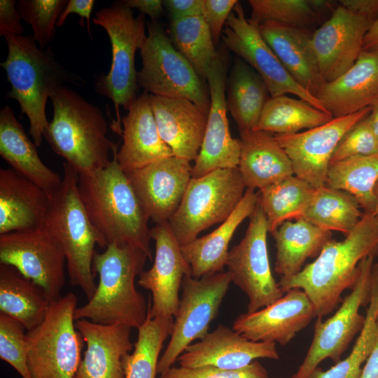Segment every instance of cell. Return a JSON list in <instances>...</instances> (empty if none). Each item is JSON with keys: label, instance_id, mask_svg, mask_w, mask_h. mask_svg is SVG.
Here are the masks:
<instances>
[{"label": "cell", "instance_id": "42", "mask_svg": "<svg viewBox=\"0 0 378 378\" xmlns=\"http://www.w3.org/2000/svg\"><path fill=\"white\" fill-rule=\"evenodd\" d=\"M250 21L256 25L273 21L307 29L318 24L330 3L321 0H249Z\"/></svg>", "mask_w": 378, "mask_h": 378}, {"label": "cell", "instance_id": "29", "mask_svg": "<svg viewBox=\"0 0 378 378\" xmlns=\"http://www.w3.org/2000/svg\"><path fill=\"white\" fill-rule=\"evenodd\" d=\"M259 192L246 189L230 216L211 233L197 237L181 246V252L191 267L193 278L222 272L227 265L229 244L239 225L253 214Z\"/></svg>", "mask_w": 378, "mask_h": 378}, {"label": "cell", "instance_id": "31", "mask_svg": "<svg viewBox=\"0 0 378 378\" xmlns=\"http://www.w3.org/2000/svg\"><path fill=\"white\" fill-rule=\"evenodd\" d=\"M0 155L11 169L34 182L49 197L62 183V178L43 163L36 146L8 105L0 111Z\"/></svg>", "mask_w": 378, "mask_h": 378}, {"label": "cell", "instance_id": "10", "mask_svg": "<svg viewBox=\"0 0 378 378\" xmlns=\"http://www.w3.org/2000/svg\"><path fill=\"white\" fill-rule=\"evenodd\" d=\"M147 29L146 41L140 49L138 86L155 96L188 99L209 112L210 92L206 80L176 49L156 21L148 23Z\"/></svg>", "mask_w": 378, "mask_h": 378}, {"label": "cell", "instance_id": "30", "mask_svg": "<svg viewBox=\"0 0 378 378\" xmlns=\"http://www.w3.org/2000/svg\"><path fill=\"white\" fill-rule=\"evenodd\" d=\"M239 134L238 168L246 189L260 190L294 175L290 158L272 133L253 130Z\"/></svg>", "mask_w": 378, "mask_h": 378}, {"label": "cell", "instance_id": "1", "mask_svg": "<svg viewBox=\"0 0 378 378\" xmlns=\"http://www.w3.org/2000/svg\"><path fill=\"white\" fill-rule=\"evenodd\" d=\"M113 158L99 170L79 175L78 192L96 230L99 246L127 244L144 251L151 261L150 219L141 204L118 158V144Z\"/></svg>", "mask_w": 378, "mask_h": 378}, {"label": "cell", "instance_id": "56", "mask_svg": "<svg viewBox=\"0 0 378 378\" xmlns=\"http://www.w3.org/2000/svg\"><path fill=\"white\" fill-rule=\"evenodd\" d=\"M374 192L376 198V206L374 214L378 216V181L375 185Z\"/></svg>", "mask_w": 378, "mask_h": 378}, {"label": "cell", "instance_id": "18", "mask_svg": "<svg viewBox=\"0 0 378 378\" xmlns=\"http://www.w3.org/2000/svg\"><path fill=\"white\" fill-rule=\"evenodd\" d=\"M150 238L155 241V260L150 270L141 272L138 284L152 294L148 316L174 318L180 301L179 289L185 276L192 274L191 267L169 222L156 224L150 229Z\"/></svg>", "mask_w": 378, "mask_h": 378}, {"label": "cell", "instance_id": "47", "mask_svg": "<svg viewBox=\"0 0 378 378\" xmlns=\"http://www.w3.org/2000/svg\"><path fill=\"white\" fill-rule=\"evenodd\" d=\"M237 0H204L202 16L216 46L221 39L225 22Z\"/></svg>", "mask_w": 378, "mask_h": 378}, {"label": "cell", "instance_id": "55", "mask_svg": "<svg viewBox=\"0 0 378 378\" xmlns=\"http://www.w3.org/2000/svg\"><path fill=\"white\" fill-rule=\"evenodd\" d=\"M368 117L370 127L374 134L378 139V102L372 106Z\"/></svg>", "mask_w": 378, "mask_h": 378}, {"label": "cell", "instance_id": "7", "mask_svg": "<svg viewBox=\"0 0 378 378\" xmlns=\"http://www.w3.org/2000/svg\"><path fill=\"white\" fill-rule=\"evenodd\" d=\"M92 21L106 31L112 53L110 69L107 74L97 78L95 90L113 101L116 120L111 127L121 135L120 107L128 111L138 97L134 59L136 50L142 48L147 37L145 15L134 16L132 9L120 1L97 11Z\"/></svg>", "mask_w": 378, "mask_h": 378}, {"label": "cell", "instance_id": "53", "mask_svg": "<svg viewBox=\"0 0 378 378\" xmlns=\"http://www.w3.org/2000/svg\"><path fill=\"white\" fill-rule=\"evenodd\" d=\"M358 378H378V335L374 349Z\"/></svg>", "mask_w": 378, "mask_h": 378}, {"label": "cell", "instance_id": "16", "mask_svg": "<svg viewBox=\"0 0 378 378\" xmlns=\"http://www.w3.org/2000/svg\"><path fill=\"white\" fill-rule=\"evenodd\" d=\"M368 107L337 118L320 126L274 138L290 158L294 175L314 188L326 185L333 153L344 135L371 112Z\"/></svg>", "mask_w": 378, "mask_h": 378}, {"label": "cell", "instance_id": "37", "mask_svg": "<svg viewBox=\"0 0 378 378\" xmlns=\"http://www.w3.org/2000/svg\"><path fill=\"white\" fill-rule=\"evenodd\" d=\"M316 188L293 175L258 191L270 234L286 220L301 218Z\"/></svg>", "mask_w": 378, "mask_h": 378}, {"label": "cell", "instance_id": "25", "mask_svg": "<svg viewBox=\"0 0 378 378\" xmlns=\"http://www.w3.org/2000/svg\"><path fill=\"white\" fill-rule=\"evenodd\" d=\"M75 325L86 349L74 378H125L122 359L134 348L131 328L87 319L76 320Z\"/></svg>", "mask_w": 378, "mask_h": 378}, {"label": "cell", "instance_id": "12", "mask_svg": "<svg viewBox=\"0 0 378 378\" xmlns=\"http://www.w3.org/2000/svg\"><path fill=\"white\" fill-rule=\"evenodd\" d=\"M374 258L370 255L360 261L357 281L337 312L324 321L317 318L312 343L292 378H307L326 358L338 363L354 337L361 330L365 316L359 309L370 302Z\"/></svg>", "mask_w": 378, "mask_h": 378}, {"label": "cell", "instance_id": "9", "mask_svg": "<svg viewBox=\"0 0 378 378\" xmlns=\"http://www.w3.org/2000/svg\"><path fill=\"white\" fill-rule=\"evenodd\" d=\"M246 186L238 167L218 169L192 178L181 204L169 220L181 246L233 212L245 193Z\"/></svg>", "mask_w": 378, "mask_h": 378}, {"label": "cell", "instance_id": "54", "mask_svg": "<svg viewBox=\"0 0 378 378\" xmlns=\"http://www.w3.org/2000/svg\"><path fill=\"white\" fill-rule=\"evenodd\" d=\"M378 50V17L372 23L364 40L363 51Z\"/></svg>", "mask_w": 378, "mask_h": 378}, {"label": "cell", "instance_id": "44", "mask_svg": "<svg viewBox=\"0 0 378 378\" xmlns=\"http://www.w3.org/2000/svg\"><path fill=\"white\" fill-rule=\"evenodd\" d=\"M24 330L20 321L0 313V358L10 365L22 378H31Z\"/></svg>", "mask_w": 378, "mask_h": 378}, {"label": "cell", "instance_id": "39", "mask_svg": "<svg viewBox=\"0 0 378 378\" xmlns=\"http://www.w3.org/2000/svg\"><path fill=\"white\" fill-rule=\"evenodd\" d=\"M169 37L176 49L206 80L218 55L210 29L202 15L170 20Z\"/></svg>", "mask_w": 378, "mask_h": 378}, {"label": "cell", "instance_id": "8", "mask_svg": "<svg viewBox=\"0 0 378 378\" xmlns=\"http://www.w3.org/2000/svg\"><path fill=\"white\" fill-rule=\"evenodd\" d=\"M77 302L73 293L52 302L44 320L26 333L31 378H74L84 342L75 325Z\"/></svg>", "mask_w": 378, "mask_h": 378}, {"label": "cell", "instance_id": "6", "mask_svg": "<svg viewBox=\"0 0 378 378\" xmlns=\"http://www.w3.org/2000/svg\"><path fill=\"white\" fill-rule=\"evenodd\" d=\"M62 178L60 186L49 197L43 225L64 250L71 285L79 287L89 300L97 289L92 260L99 239L79 195V174L64 162Z\"/></svg>", "mask_w": 378, "mask_h": 378}, {"label": "cell", "instance_id": "33", "mask_svg": "<svg viewBox=\"0 0 378 378\" xmlns=\"http://www.w3.org/2000/svg\"><path fill=\"white\" fill-rule=\"evenodd\" d=\"M50 304L42 287L14 267L0 264V313L18 320L29 331L44 320Z\"/></svg>", "mask_w": 378, "mask_h": 378}, {"label": "cell", "instance_id": "49", "mask_svg": "<svg viewBox=\"0 0 378 378\" xmlns=\"http://www.w3.org/2000/svg\"><path fill=\"white\" fill-rule=\"evenodd\" d=\"M170 20L202 15L204 0H164Z\"/></svg>", "mask_w": 378, "mask_h": 378}, {"label": "cell", "instance_id": "38", "mask_svg": "<svg viewBox=\"0 0 378 378\" xmlns=\"http://www.w3.org/2000/svg\"><path fill=\"white\" fill-rule=\"evenodd\" d=\"M360 209L351 194L325 185L316 188L301 218L323 230L346 235L362 218Z\"/></svg>", "mask_w": 378, "mask_h": 378}, {"label": "cell", "instance_id": "51", "mask_svg": "<svg viewBox=\"0 0 378 378\" xmlns=\"http://www.w3.org/2000/svg\"><path fill=\"white\" fill-rule=\"evenodd\" d=\"M339 4L374 22L378 17V0H341Z\"/></svg>", "mask_w": 378, "mask_h": 378}, {"label": "cell", "instance_id": "3", "mask_svg": "<svg viewBox=\"0 0 378 378\" xmlns=\"http://www.w3.org/2000/svg\"><path fill=\"white\" fill-rule=\"evenodd\" d=\"M147 254L127 244H109L95 251L92 270L99 283L92 297L74 313L75 321L87 319L104 324H122L139 329L146 321L148 307L135 287Z\"/></svg>", "mask_w": 378, "mask_h": 378}, {"label": "cell", "instance_id": "19", "mask_svg": "<svg viewBox=\"0 0 378 378\" xmlns=\"http://www.w3.org/2000/svg\"><path fill=\"white\" fill-rule=\"evenodd\" d=\"M372 22L339 4L312 34V48L325 83L335 80L355 64Z\"/></svg>", "mask_w": 378, "mask_h": 378}, {"label": "cell", "instance_id": "23", "mask_svg": "<svg viewBox=\"0 0 378 378\" xmlns=\"http://www.w3.org/2000/svg\"><path fill=\"white\" fill-rule=\"evenodd\" d=\"M149 100L160 135L174 156L195 161L202 146L209 112L186 99L149 94Z\"/></svg>", "mask_w": 378, "mask_h": 378}, {"label": "cell", "instance_id": "11", "mask_svg": "<svg viewBox=\"0 0 378 378\" xmlns=\"http://www.w3.org/2000/svg\"><path fill=\"white\" fill-rule=\"evenodd\" d=\"M231 282L228 272L200 279L193 278L192 274L185 276L171 338L159 359L158 374L166 372L193 341L209 333L210 324L217 316Z\"/></svg>", "mask_w": 378, "mask_h": 378}, {"label": "cell", "instance_id": "52", "mask_svg": "<svg viewBox=\"0 0 378 378\" xmlns=\"http://www.w3.org/2000/svg\"><path fill=\"white\" fill-rule=\"evenodd\" d=\"M125 4L131 9H137L141 13L148 15L152 21L160 17L164 12V6L161 0H124Z\"/></svg>", "mask_w": 378, "mask_h": 378}, {"label": "cell", "instance_id": "15", "mask_svg": "<svg viewBox=\"0 0 378 378\" xmlns=\"http://www.w3.org/2000/svg\"><path fill=\"white\" fill-rule=\"evenodd\" d=\"M221 40L226 48L234 52L261 76L271 97L292 94L327 113L320 101L300 85L284 67L262 37L258 26L246 18L239 1L225 22Z\"/></svg>", "mask_w": 378, "mask_h": 378}, {"label": "cell", "instance_id": "14", "mask_svg": "<svg viewBox=\"0 0 378 378\" xmlns=\"http://www.w3.org/2000/svg\"><path fill=\"white\" fill-rule=\"evenodd\" d=\"M65 262L60 243L44 225L0 234V264L14 267L42 287L51 302L62 297Z\"/></svg>", "mask_w": 378, "mask_h": 378}, {"label": "cell", "instance_id": "4", "mask_svg": "<svg viewBox=\"0 0 378 378\" xmlns=\"http://www.w3.org/2000/svg\"><path fill=\"white\" fill-rule=\"evenodd\" d=\"M4 38L8 55L0 65L11 85L7 97L15 99L22 113L27 116L29 133L38 147L49 123L46 115L48 99L66 83L81 85L85 81L60 65L50 47L38 48L33 35Z\"/></svg>", "mask_w": 378, "mask_h": 378}, {"label": "cell", "instance_id": "2", "mask_svg": "<svg viewBox=\"0 0 378 378\" xmlns=\"http://www.w3.org/2000/svg\"><path fill=\"white\" fill-rule=\"evenodd\" d=\"M377 253L378 216L363 213L343 240L331 239L312 262L278 284L284 293L302 290L312 301L316 317L322 318L337 307L344 290L353 289L360 261Z\"/></svg>", "mask_w": 378, "mask_h": 378}, {"label": "cell", "instance_id": "32", "mask_svg": "<svg viewBox=\"0 0 378 378\" xmlns=\"http://www.w3.org/2000/svg\"><path fill=\"white\" fill-rule=\"evenodd\" d=\"M275 240V272L288 279L302 270L309 258H317L332 239V233L304 218L286 220L271 234Z\"/></svg>", "mask_w": 378, "mask_h": 378}, {"label": "cell", "instance_id": "27", "mask_svg": "<svg viewBox=\"0 0 378 378\" xmlns=\"http://www.w3.org/2000/svg\"><path fill=\"white\" fill-rule=\"evenodd\" d=\"M258 29L292 78L316 97L325 82L312 48V34L308 29L273 21L260 24Z\"/></svg>", "mask_w": 378, "mask_h": 378}, {"label": "cell", "instance_id": "45", "mask_svg": "<svg viewBox=\"0 0 378 378\" xmlns=\"http://www.w3.org/2000/svg\"><path fill=\"white\" fill-rule=\"evenodd\" d=\"M368 115L344 135L333 153L330 163L378 153V139L370 127Z\"/></svg>", "mask_w": 378, "mask_h": 378}, {"label": "cell", "instance_id": "20", "mask_svg": "<svg viewBox=\"0 0 378 378\" xmlns=\"http://www.w3.org/2000/svg\"><path fill=\"white\" fill-rule=\"evenodd\" d=\"M190 162L166 158L126 173L146 214L156 224L169 222L192 178Z\"/></svg>", "mask_w": 378, "mask_h": 378}, {"label": "cell", "instance_id": "21", "mask_svg": "<svg viewBox=\"0 0 378 378\" xmlns=\"http://www.w3.org/2000/svg\"><path fill=\"white\" fill-rule=\"evenodd\" d=\"M272 304L240 314L232 329L253 342L286 345L316 316L314 307L301 289L293 288Z\"/></svg>", "mask_w": 378, "mask_h": 378}, {"label": "cell", "instance_id": "13", "mask_svg": "<svg viewBox=\"0 0 378 378\" xmlns=\"http://www.w3.org/2000/svg\"><path fill=\"white\" fill-rule=\"evenodd\" d=\"M267 232V221L258 202L244 237L228 253L227 272L232 282L247 295L248 313L267 307L284 294L271 271Z\"/></svg>", "mask_w": 378, "mask_h": 378}, {"label": "cell", "instance_id": "22", "mask_svg": "<svg viewBox=\"0 0 378 378\" xmlns=\"http://www.w3.org/2000/svg\"><path fill=\"white\" fill-rule=\"evenodd\" d=\"M258 358L278 360L274 342L251 341L232 328L219 324L178 358L180 366H214L224 370L244 368Z\"/></svg>", "mask_w": 378, "mask_h": 378}, {"label": "cell", "instance_id": "41", "mask_svg": "<svg viewBox=\"0 0 378 378\" xmlns=\"http://www.w3.org/2000/svg\"><path fill=\"white\" fill-rule=\"evenodd\" d=\"M173 327L174 318L147 316L138 329L133 352L122 359L125 378H155L160 351Z\"/></svg>", "mask_w": 378, "mask_h": 378}, {"label": "cell", "instance_id": "50", "mask_svg": "<svg viewBox=\"0 0 378 378\" xmlns=\"http://www.w3.org/2000/svg\"><path fill=\"white\" fill-rule=\"evenodd\" d=\"M94 5V0H69L67 2L64 9L60 14L56 24V27L62 26L67 16L71 13L78 14L82 21V27H83V18H86L88 21V32L90 34V20L92 10ZM91 35V34H90Z\"/></svg>", "mask_w": 378, "mask_h": 378}, {"label": "cell", "instance_id": "24", "mask_svg": "<svg viewBox=\"0 0 378 378\" xmlns=\"http://www.w3.org/2000/svg\"><path fill=\"white\" fill-rule=\"evenodd\" d=\"M316 97L333 118L374 106L378 102V50L363 51L348 71L325 83Z\"/></svg>", "mask_w": 378, "mask_h": 378}, {"label": "cell", "instance_id": "35", "mask_svg": "<svg viewBox=\"0 0 378 378\" xmlns=\"http://www.w3.org/2000/svg\"><path fill=\"white\" fill-rule=\"evenodd\" d=\"M378 181V153L330 164L326 186L351 194L363 213L374 214V187Z\"/></svg>", "mask_w": 378, "mask_h": 378}, {"label": "cell", "instance_id": "34", "mask_svg": "<svg viewBox=\"0 0 378 378\" xmlns=\"http://www.w3.org/2000/svg\"><path fill=\"white\" fill-rule=\"evenodd\" d=\"M225 94L239 133L254 130L270 93L261 76L239 57L227 76Z\"/></svg>", "mask_w": 378, "mask_h": 378}, {"label": "cell", "instance_id": "40", "mask_svg": "<svg viewBox=\"0 0 378 378\" xmlns=\"http://www.w3.org/2000/svg\"><path fill=\"white\" fill-rule=\"evenodd\" d=\"M378 335V263L371 274V293L364 325L349 355L327 370L316 368L307 378H358Z\"/></svg>", "mask_w": 378, "mask_h": 378}, {"label": "cell", "instance_id": "28", "mask_svg": "<svg viewBox=\"0 0 378 378\" xmlns=\"http://www.w3.org/2000/svg\"><path fill=\"white\" fill-rule=\"evenodd\" d=\"M48 195L14 169H0V234L43 225Z\"/></svg>", "mask_w": 378, "mask_h": 378}, {"label": "cell", "instance_id": "17", "mask_svg": "<svg viewBox=\"0 0 378 378\" xmlns=\"http://www.w3.org/2000/svg\"><path fill=\"white\" fill-rule=\"evenodd\" d=\"M227 76L226 54L218 51L206 76L210 108L202 146L192 166V178L218 169L238 167L241 141L233 138L230 131L225 94Z\"/></svg>", "mask_w": 378, "mask_h": 378}, {"label": "cell", "instance_id": "48", "mask_svg": "<svg viewBox=\"0 0 378 378\" xmlns=\"http://www.w3.org/2000/svg\"><path fill=\"white\" fill-rule=\"evenodd\" d=\"M15 0L0 1V35H22L24 29L21 23L22 18L17 8Z\"/></svg>", "mask_w": 378, "mask_h": 378}, {"label": "cell", "instance_id": "43", "mask_svg": "<svg viewBox=\"0 0 378 378\" xmlns=\"http://www.w3.org/2000/svg\"><path fill=\"white\" fill-rule=\"evenodd\" d=\"M66 0H20L17 8L22 20L30 24L39 48L46 49L54 38L57 21Z\"/></svg>", "mask_w": 378, "mask_h": 378}, {"label": "cell", "instance_id": "36", "mask_svg": "<svg viewBox=\"0 0 378 378\" xmlns=\"http://www.w3.org/2000/svg\"><path fill=\"white\" fill-rule=\"evenodd\" d=\"M332 118L301 99L281 95L269 98L254 130L293 134L323 125Z\"/></svg>", "mask_w": 378, "mask_h": 378}, {"label": "cell", "instance_id": "5", "mask_svg": "<svg viewBox=\"0 0 378 378\" xmlns=\"http://www.w3.org/2000/svg\"><path fill=\"white\" fill-rule=\"evenodd\" d=\"M50 99L53 115L43 137L52 150L79 175L106 167L117 144L106 136L107 125L100 108L65 85Z\"/></svg>", "mask_w": 378, "mask_h": 378}, {"label": "cell", "instance_id": "26", "mask_svg": "<svg viewBox=\"0 0 378 378\" xmlns=\"http://www.w3.org/2000/svg\"><path fill=\"white\" fill-rule=\"evenodd\" d=\"M122 123L123 143L117 158L125 173L174 156L160 135L148 92L137 97L122 118Z\"/></svg>", "mask_w": 378, "mask_h": 378}, {"label": "cell", "instance_id": "46", "mask_svg": "<svg viewBox=\"0 0 378 378\" xmlns=\"http://www.w3.org/2000/svg\"><path fill=\"white\" fill-rule=\"evenodd\" d=\"M161 378H268L266 369L257 360L238 370H224L214 366L172 367Z\"/></svg>", "mask_w": 378, "mask_h": 378}]
</instances>
